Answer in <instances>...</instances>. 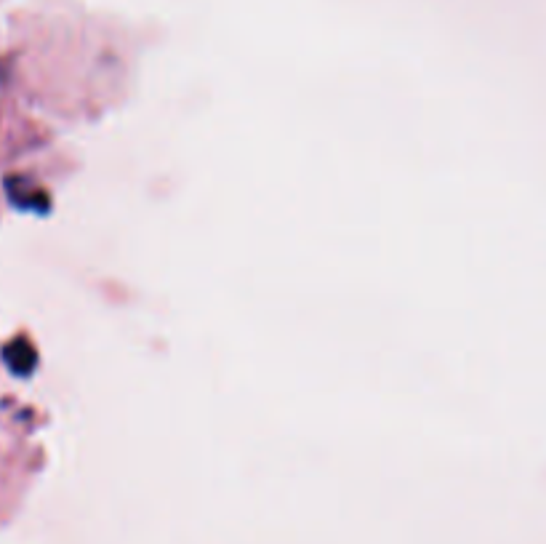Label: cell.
<instances>
[{
    "instance_id": "cell-1",
    "label": "cell",
    "mask_w": 546,
    "mask_h": 544,
    "mask_svg": "<svg viewBox=\"0 0 546 544\" xmlns=\"http://www.w3.org/2000/svg\"><path fill=\"white\" fill-rule=\"evenodd\" d=\"M6 360H8V366L14 368V371L24 374V371H30L32 368V350L27 347V342L16 339L11 347H6Z\"/></svg>"
}]
</instances>
